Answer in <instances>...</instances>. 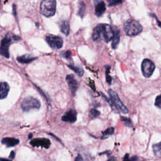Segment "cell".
I'll use <instances>...</instances> for the list:
<instances>
[{
  "instance_id": "cell-1",
  "label": "cell",
  "mask_w": 161,
  "mask_h": 161,
  "mask_svg": "<svg viewBox=\"0 0 161 161\" xmlns=\"http://www.w3.org/2000/svg\"><path fill=\"white\" fill-rule=\"evenodd\" d=\"M116 28H112L108 24H99L95 27L93 33V39L96 41L102 39L105 42L112 41L115 35Z\"/></svg>"
},
{
  "instance_id": "cell-2",
  "label": "cell",
  "mask_w": 161,
  "mask_h": 161,
  "mask_svg": "<svg viewBox=\"0 0 161 161\" xmlns=\"http://www.w3.org/2000/svg\"><path fill=\"white\" fill-rule=\"evenodd\" d=\"M40 11L46 17L54 16L56 11V0H42Z\"/></svg>"
},
{
  "instance_id": "cell-3",
  "label": "cell",
  "mask_w": 161,
  "mask_h": 161,
  "mask_svg": "<svg viewBox=\"0 0 161 161\" xmlns=\"http://www.w3.org/2000/svg\"><path fill=\"white\" fill-rule=\"evenodd\" d=\"M143 30L142 26L135 20H128L124 24V31L127 35L133 36L138 35Z\"/></svg>"
},
{
  "instance_id": "cell-4",
  "label": "cell",
  "mask_w": 161,
  "mask_h": 161,
  "mask_svg": "<svg viewBox=\"0 0 161 161\" xmlns=\"http://www.w3.org/2000/svg\"><path fill=\"white\" fill-rule=\"evenodd\" d=\"M40 101L33 97H28L25 98L21 103V107L24 112H29L31 109H38L40 108Z\"/></svg>"
},
{
  "instance_id": "cell-5",
  "label": "cell",
  "mask_w": 161,
  "mask_h": 161,
  "mask_svg": "<svg viewBox=\"0 0 161 161\" xmlns=\"http://www.w3.org/2000/svg\"><path fill=\"white\" fill-rule=\"evenodd\" d=\"M108 93L109 95V97H110V99L112 102L116 106V108L119 109L123 113L127 114L128 113V110L127 108L123 105L122 101L120 99L117 94L112 90H109L108 91Z\"/></svg>"
},
{
  "instance_id": "cell-6",
  "label": "cell",
  "mask_w": 161,
  "mask_h": 161,
  "mask_svg": "<svg viewBox=\"0 0 161 161\" xmlns=\"http://www.w3.org/2000/svg\"><path fill=\"white\" fill-rule=\"evenodd\" d=\"M142 72L145 77H150L155 70V64L151 60L145 58L142 63Z\"/></svg>"
},
{
  "instance_id": "cell-7",
  "label": "cell",
  "mask_w": 161,
  "mask_h": 161,
  "mask_svg": "<svg viewBox=\"0 0 161 161\" xmlns=\"http://www.w3.org/2000/svg\"><path fill=\"white\" fill-rule=\"evenodd\" d=\"M48 44L54 49H60L63 46L62 39L58 36L49 35L46 36Z\"/></svg>"
},
{
  "instance_id": "cell-8",
  "label": "cell",
  "mask_w": 161,
  "mask_h": 161,
  "mask_svg": "<svg viewBox=\"0 0 161 161\" xmlns=\"http://www.w3.org/2000/svg\"><path fill=\"white\" fill-rule=\"evenodd\" d=\"M11 42V38L9 34H7L5 38L2 40L1 43V54L6 57L9 58V47Z\"/></svg>"
},
{
  "instance_id": "cell-9",
  "label": "cell",
  "mask_w": 161,
  "mask_h": 161,
  "mask_svg": "<svg viewBox=\"0 0 161 161\" xmlns=\"http://www.w3.org/2000/svg\"><path fill=\"white\" fill-rule=\"evenodd\" d=\"M30 145L34 147H43L45 149H49L51 145V142L49 139L46 138H38L32 140L30 142Z\"/></svg>"
},
{
  "instance_id": "cell-10",
  "label": "cell",
  "mask_w": 161,
  "mask_h": 161,
  "mask_svg": "<svg viewBox=\"0 0 161 161\" xmlns=\"http://www.w3.org/2000/svg\"><path fill=\"white\" fill-rule=\"evenodd\" d=\"M66 81L68 84L70 91L73 96H74L78 88V82L72 74H69L66 77Z\"/></svg>"
},
{
  "instance_id": "cell-11",
  "label": "cell",
  "mask_w": 161,
  "mask_h": 161,
  "mask_svg": "<svg viewBox=\"0 0 161 161\" xmlns=\"http://www.w3.org/2000/svg\"><path fill=\"white\" fill-rule=\"evenodd\" d=\"M62 120L65 122L73 123L77 120V112L74 109H69L62 117Z\"/></svg>"
},
{
  "instance_id": "cell-12",
  "label": "cell",
  "mask_w": 161,
  "mask_h": 161,
  "mask_svg": "<svg viewBox=\"0 0 161 161\" xmlns=\"http://www.w3.org/2000/svg\"><path fill=\"white\" fill-rule=\"evenodd\" d=\"M95 5V14L97 17L103 15L106 11V5L102 0H94Z\"/></svg>"
},
{
  "instance_id": "cell-13",
  "label": "cell",
  "mask_w": 161,
  "mask_h": 161,
  "mask_svg": "<svg viewBox=\"0 0 161 161\" xmlns=\"http://www.w3.org/2000/svg\"><path fill=\"white\" fill-rule=\"evenodd\" d=\"M2 143L5 145L7 147H12L18 145L20 143L18 139L11 138V137H5L2 139Z\"/></svg>"
},
{
  "instance_id": "cell-14",
  "label": "cell",
  "mask_w": 161,
  "mask_h": 161,
  "mask_svg": "<svg viewBox=\"0 0 161 161\" xmlns=\"http://www.w3.org/2000/svg\"><path fill=\"white\" fill-rule=\"evenodd\" d=\"M10 91L9 85L5 82H2L1 83V91H0V98L2 99L5 98L8 94Z\"/></svg>"
},
{
  "instance_id": "cell-15",
  "label": "cell",
  "mask_w": 161,
  "mask_h": 161,
  "mask_svg": "<svg viewBox=\"0 0 161 161\" xmlns=\"http://www.w3.org/2000/svg\"><path fill=\"white\" fill-rule=\"evenodd\" d=\"M35 57L29 55H24L22 56H19L17 57V61L22 64H28L32 62L35 59Z\"/></svg>"
},
{
  "instance_id": "cell-16",
  "label": "cell",
  "mask_w": 161,
  "mask_h": 161,
  "mask_svg": "<svg viewBox=\"0 0 161 161\" xmlns=\"http://www.w3.org/2000/svg\"><path fill=\"white\" fill-rule=\"evenodd\" d=\"M60 30L62 33L65 35H68L69 33V25L68 21H62L59 24Z\"/></svg>"
},
{
  "instance_id": "cell-17",
  "label": "cell",
  "mask_w": 161,
  "mask_h": 161,
  "mask_svg": "<svg viewBox=\"0 0 161 161\" xmlns=\"http://www.w3.org/2000/svg\"><path fill=\"white\" fill-rule=\"evenodd\" d=\"M120 31L118 30V29H117L116 28V30H115V35L114 38L112 40V46L113 47V49H115L118 47V43L120 42Z\"/></svg>"
},
{
  "instance_id": "cell-18",
  "label": "cell",
  "mask_w": 161,
  "mask_h": 161,
  "mask_svg": "<svg viewBox=\"0 0 161 161\" xmlns=\"http://www.w3.org/2000/svg\"><path fill=\"white\" fill-rule=\"evenodd\" d=\"M153 150L156 157L161 158V142L153 145Z\"/></svg>"
},
{
  "instance_id": "cell-19",
  "label": "cell",
  "mask_w": 161,
  "mask_h": 161,
  "mask_svg": "<svg viewBox=\"0 0 161 161\" xmlns=\"http://www.w3.org/2000/svg\"><path fill=\"white\" fill-rule=\"evenodd\" d=\"M68 66L73 71H74L79 76H82L84 74V70L80 67L76 66L74 65H69Z\"/></svg>"
},
{
  "instance_id": "cell-20",
  "label": "cell",
  "mask_w": 161,
  "mask_h": 161,
  "mask_svg": "<svg viewBox=\"0 0 161 161\" xmlns=\"http://www.w3.org/2000/svg\"><path fill=\"white\" fill-rule=\"evenodd\" d=\"M113 133H114V128H112V127L108 128V129H106L105 131H103V136H102L101 138L102 139L106 138L108 137L113 135Z\"/></svg>"
},
{
  "instance_id": "cell-21",
  "label": "cell",
  "mask_w": 161,
  "mask_h": 161,
  "mask_svg": "<svg viewBox=\"0 0 161 161\" xmlns=\"http://www.w3.org/2000/svg\"><path fill=\"white\" fill-rule=\"evenodd\" d=\"M121 120L124 123V125H125L126 127H132L133 123H132V122H131V120L130 118H126V117L122 116L121 117Z\"/></svg>"
},
{
  "instance_id": "cell-22",
  "label": "cell",
  "mask_w": 161,
  "mask_h": 161,
  "mask_svg": "<svg viewBox=\"0 0 161 161\" xmlns=\"http://www.w3.org/2000/svg\"><path fill=\"white\" fill-rule=\"evenodd\" d=\"M99 115H100V112L99 111H98L97 109H91L90 112V113H89L90 118L91 119L96 118V117H98Z\"/></svg>"
},
{
  "instance_id": "cell-23",
  "label": "cell",
  "mask_w": 161,
  "mask_h": 161,
  "mask_svg": "<svg viewBox=\"0 0 161 161\" xmlns=\"http://www.w3.org/2000/svg\"><path fill=\"white\" fill-rule=\"evenodd\" d=\"M85 8H86V5L83 2L80 3V6H79V12L78 14L81 17H83L84 14V11H85Z\"/></svg>"
},
{
  "instance_id": "cell-24",
  "label": "cell",
  "mask_w": 161,
  "mask_h": 161,
  "mask_svg": "<svg viewBox=\"0 0 161 161\" xmlns=\"http://www.w3.org/2000/svg\"><path fill=\"white\" fill-rule=\"evenodd\" d=\"M109 6H114L118 5L122 2V0H106Z\"/></svg>"
},
{
  "instance_id": "cell-25",
  "label": "cell",
  "mask_w": 161,
  "mask_h": 161,
  "mask_svg": "<svg viewBox=\"0 0 161 161\" xmlns=\"http://www.w3.org/2000/svg\"><path fill=\"white\" fill-rule=\"evenodd\" d=\"M137 160H138V157L136 156H132L131 158H130L128 153H127L123 158V161H137Z\"/></svg>"
},
{
  "instance_id": "cell-26",
  "label": "cell",
  "mask_w": 161,
  "mask_h": 161,
  "mask_svg": "<svg viewBox=\"0 0 161 161\" xmlns=\"http://www.w3.org/2000/svg\"><path fill=\"white\" fill-rule=\"evenodd\" d=\"M155 105L159 108H161V94L159 95L158 96H157L156 99V101H155Z\"/></svg>"
},
{
  "instance_id": "cell-27",
  "label": "cell",
  "mask_w": 161,
  "mask_h": 161,
  "mask_svg": "<svg viewBox=\"0 0 161 161\" xmlns=\"http://www.w3.org/2000/svg\"><path fill=\"white\" fill-rule=\"evenodd\" d=\"M109 68L108 67L106 69V81L109 83V84H111L112 83V77L111 76L109 75Z\"/></svg>"
},
{
  "instance_id": "cell-28",
  "label": "cell",
  "mask_w": 161,
  "mask_h": 161,
  "mask_svg": "<svg viewBox=\"0 0 161 161\" xmlns=\"http://www.w3.org/2000/svg\"><path fill=\"white\" fill-rule=\"evenodd\" d=\"M62 55L64 57V58H69L71 57V54L70 52H64L62 54Z\"/></svg>"
},
{
  "instance_id": "cell-29",
  "label": "cell",
  "mask_w": 161,
  "mask_h": 161,
  "mask_svg": "<svg viewBox=\"0 0 161 161\" xmlns=\"http://www.w3.org/2000/svg\"><path fill=\"white\" fill-rule=\"evenodd\" d=\"M83 157L81 156H80V154H78L77 156L76 157L74 161H83Z\"/></svg>"
},
{
  "instance_id": "cell-30",
  "label": "cell",
  "mask_w": 161,
  "mask_h": 161,
  "mask_svg": "<svg viewBox=\"0 0 161 161\" xmlns=\"http://www.w3.org/2000/svg\"><path fill=\"white\" fill-rule=\"evenodd\" d=\"M14 157H15V152H14V151H11V153H10V157L11 160L14 159Z\"/></svg>"
},
{
  "instance_id": "cell-31",
  "label": "cell",
  "mask_w": 161,
  "mask_h": 161,
  "mask_svg": "<svg viewBox=\"0 0 161 161\" xmlns=\"http://www.w3.org/2000/svg\"><path fill=\"white\" fill-rule=\"evenodd\" d=\"M107 161H116V159L114 157H112L109 158Z\"/></svg>"
},
{
  "instance_id": "cell-32",
  "label": "cell",
  "mask_w": 161,
  "mask_h": 161,
  "mask_svg": "<svg viewBox=\"0 0 161 161\" xmlns=\"http://www.w3.org/2000/svg\"><path fill=\"white\" fill-rule=\"evenodd\" d=\"M1 161H11V160H9V159H5V158H2Z\"/></svg>"
},
{
  "instance_id": "cell-33",
  "label": "cell",
  "mask_w": 161,
  "mask_h": 161,
  "mask_svg": "<svg viewBox=\"0 0 161 161\" xmlns=\"http://www.w3.org/2000/svg\"><path fill=\"white\" fill-rule=\"evenodd\" d=\"M32 137V135H29V138H31Z\"/></svg>"
}]
</instances>
